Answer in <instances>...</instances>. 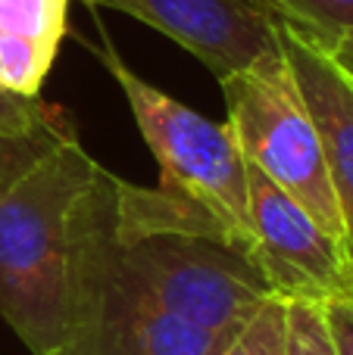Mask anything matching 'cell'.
Wrapping results in <instances>:
<instances>
[{
  "label": "cell",
  "instance_id": "52a82bcc",
  "mask_svg": "<svg viewBox=\"0 0 353 355\" xmlns=\"http://www.w3.org/2000/svg\"><path fill=\"white\" fill-rule=\"evenodd\" d=\"M119 215V209H116ZM113 237L106 234L91 275L85 318L66 355H219L229 340L181 321L135 296L113 268Z\"/></svg>",
  "mask_w": 353,
  "mask_h": 355
},
{
  "label": "cell",
  "instance_id": "8fae6325",
  "mask_svg": "<svg viewBox=\"0 0 353 355\" xmlns=\"http://www.w3.org/2000/svg\"><path fill=\"white\" fill-rule=\"evenodd\" d=\"M219 355H288V302L269 296Z\"/></svg>",
  "mask_w": 353,
  "mask_h": 355
},
{
  "label": "cell",
  "instance_id": "9a60e30c",
  "mask_svg": "<svg viewBox=\"0 0 353 355\" xmlns=\"http://www.w3.org/2000/svg\"><path fill=\"white\" fill-rule=\"evenodd\" d=\"M322 306L338 355H353V293L335 296V300L322 302Z\"/></svg>",
  "mask_w": 353,
  "mask_h": 355
},
{
  "label": "cell",
  "instance_id": "277c9868",
  "mask_svg": "<svg viewBox=\"0 0 353 355\" xmlns=\"http://www.w3.org/2000/svg\"><path fill=\"white\" fill-rule=\"evenodd\" d=\"M219 85L229 106L225 122L235 131L244 159L306 209L331 237L347 243L322 144L285 56L279 53L260 66L235 72Z\"/></svg>",
  "mask_w": 353,
  "mask_h": 355
},
{
  "label": "cell",
  "instance_id": "6da1fadb",
  "mask_svg": "<svg viewBox=\"0 0 353 355\" xmlns=\"http://www.w3.org/2000/svg\"><path fill=\"white\" fill-rule=\"evenodd\" d=\"M116 209L119 178L75 131L0 190V318L31 355L75 343Z\"/></svg>",
  "mask_w": 353,
  "mask_h": 355
},
{
  "label": "cell",
  "instance_id": "4fadbf2b",
  "mask_svg": "<svg viewBox=\"0 0 353 355\" xmlns=\"http://www.w3.org/2000/svg\"><path fill=\"white\" fill-rule=\"evenodd\" d=\"M285 302H288V355H338L322 302L316 300H285Z\"/></svg>",
  "mask_w": 353,
  "mask_h": 355
},
{
  "label": "cell",
  "instance_id": "2e32d148",
  "mask_svg": "<svg viewBox=\"0 0 353 355\" xmlns=\"http://www.w3.org/2000/svg\"><path fill=\"white\" fill-rule=\"evenodd\" d=\"M329 56L335 60V66L341 69L344 75L353 81V28L347 31V35H341L335 44L329 47Z\"/></svg>",
  "mask_w": 353,
  "mask_h": 355
},
{
  "label": "cell",
  "instance_id": "5b68a950",
  "mask_svg": "<svg viewBox=\"0 0 353 355\" xmlns=\"http://www.w3.org/2000/svg\"><path fill=\"white\" fill-rule=\"evenodd\" d=\"M250 259L281 300H316L353 293V250L331 237L306 209L247 162Z\"/></svg>",
  "mask_w": 353,
  "mask_h": 355
},
{
  "label": "cell",
  "instance_id": "30bf717a",
  "mask_svg": "<svg viewBox=\"0 0 353 355\" xmlns=\"http://www.w3.org/2000/svg\"><path fill=\"white\" fill-rule=\"evenodd\" d=\"M266 3L281 22L322 50H329L353 28V0H266Z\"/></svg>",
  "mask_w": 353,
  "mask_h": 355
},
{
  "label": "cell",
  "instance_id": "9c48e42d",
  "mask_svg": "<svg viewBox=\"0 0 353 355\" xmlns=\"http://www.w3.org/2000/svg\"><path fill=\"white\" fill-rule=\"evenodd\" d=\"M72 0H0V37H16L56 56Z\"/></svg>",
  "mask_w": 353,
  "mask_h": 355
},
{
  "label": "cell",
  "instance_id": "7c38bea8",
  "mask_svg": "<svg viewBox=\"0 0 353 355\" xmlns=\"http://www.w3.org/2000/svg\"><path fill=\"white\" fill-rule=\"evenodd\" d=\"M72 131L75 128L66 119L44 131H35V135H3V131H0V190L10 181H16L25 168L35 166L47 150H54L56 144L66 135H72Z\"/></svg>",
  "mask_w": 353,
  "mask_h": 355
},
{
  "label": "cell",
  "instance_id": "3957f363",
  "mask_svg": "<svg viewBox=\"0 0 353 355\" xmlns=\"http://www.w3.org/2000/svg\"><path fill=\"white\" fill-rule=\"evenodd\" d=\"M125 94L144 144L160 162V193L250 256L247 159L229 122H213L144 81L106 37L81 41Z\"/></svg>",
  "mask_w": 353,
  "mask_h": 355
},
{
  "label": "cell",
  "instance_id": "7a4b0ae2",
  "mask_svg": "<svg viewBox=\"0 0 353 355\" xmlns=\"http://www.w3.org/2000/svg\"><path fill=\"white\" fill-rule=\"evenodd\" d=\"M113 268L144 302L225 340L275 296L244 250L166 193L122 178Z\"/></svg>",
  "mask_w": 353,
  "mask_h": 355
},
{
  "label": "cell",
  "instance_id": "5bb4252c",
  "mask_svg": "<svg viewBox=\"0 0 353 355\" xmlns=\"http://www.w3.org/2000/svg\"><path fill=\"white\" fill-rule=\"evenodd\" d=\"M63 119L66 116L41 103V97H19V94L0 87V131L3 135H35Z\"/></svg>",
  "mask_w": 353,
  "mask_h": 355
},
{
  "label": "cell",
  "instance_id": "8992f818",
  "mask_svg": "<svg viewBox=\"0 0 353 355\" xmlns=\"http://www.w3.org/2000/svg\"><path fill=\"white\" fill-rule=\"evenodd\" d=\"M141 19L200 60L219 81L279 56V16L266 0H81Z\"/></svg>",
  "mask_w": 353,
  "mask_h": 355
},
{
  "label": "cell",
  "instance_id": "ba28073f",
  "mask_svg": "<svg viewBox=\"0 0 353 355\" xmlns=\"http://www.w3.org/2000/svg\"><path fill=\"white\" fill-rule=\"evenodd\" d=\"M275 35H279L281 56L291 69L306 112L316 125L322 159L329 168L331 187H335L338 206H341L347 243L353 250V81L335 66L329 50L313 44L310 37L294 31L281 19Z\"/></svg>",
  "mask_w": 353,
  "mask_h": 355
}]
</instances>
